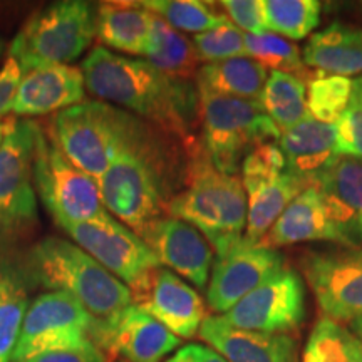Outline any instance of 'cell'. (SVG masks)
<instances>
[{
    "label": "cell",
    "instance_id": "b9f144b4",
    "mask_svg": "<svg viewBox=\"0 0 362 362\" xmlns=\"http://www.w3.org/2000/svg\"><path fill=\"white\" fill-rule=\"evenodd\" d=\"M349 324H351V332L362 342V315L357 317V319H354Z\"/></svg>",
    "mask_w": 362,
    "mask_h": 362
},
{
    "label": "cell",
    "instance_id": "836d02e7",
    "mask_svg": "<svg viewBox=\"0 0 362 362\" xmlns=\"http://www.w3.org/2000/svg\"><path fill=\"white\" fill-rule=\"evenodd\" d=\"M307 110L314 119L336 124L351 101L352 81L342 76H314L309 83Z\"/></svg>",
    "mask_w": 362,
    "mask_h": 362
},
{
    "label": "cell",
    "instance_id": "ee69618b",
    "mask_svg": "<svg viewBox=\"0 0 362 362\" xmlns=\"http://www.w3.org/2000/svg\"><path fill=\"white\" fill-rule=\"evenodd\" d=\"M119 362H128V361H124V359H123V361H119Z\"/></svg>",
    "mask_w": 362,
    "mask_h": 362
},
{
    "label": "cell",
    "instance_id": "2e32d148",
    "mask_svg": "<svg viewBox=\"0 0 362 362\" xmlns=\"http://www.w3.org/2000/svg\"><path fill=\"white\" fill-rule=\"evenodd\" d=\"M284 260L279 250L248 243L247 240L216 255L206 291L210 309L226 314L243 297L284 269Z\"/></svg>",
    "mask_w": 362,
    "mask_h": 362
},
{
    "label": "cell",
    "instance_id": "9a60e30c",
    "mask_svg": "<svg viewBox=\"0 0 362 362\" xmlns=\"http://www.w3.org/2000/svg\"><path fill=\"white\" fill-rule=\"evenodd\" d=\"M129 292L134 305L155 317L180 339H193L206 319L200 293L161 265L148 272Z\"/></svg>",
    "mask_w": 362,
    "mask_h": 362
},
{
    "label": "cell",
    "instance_id": "83f0119b",
    "mask_svg": "<svg viewBox=\"0 0 362 362\" xmlns=\"http://www.w3.org/2000/svg\"><path fill=\"white\" fill-rule=\"evenodd\" d=\"M260 104L280 133L310 116L307 110V83L285 72H269Z\"/></svg>",
    "mask_w": 362,
    "mask_h": 362
},
{
    "label": "cell",
    "instance_id": "e575fe53",
    "mask_svg": "<svg viewBox=\"0 0 362 362\" xmlns=\"http://www.w3.org/2000/svg\"><path fill=\"white\" fill-rule=\"evenodd\" d=\"M192 42L200 62L203 61L206 64L228 61V59L235 57H247L245 34L230 21L214 30L197 34Z\"/></svg>",
    "mask_w": 362,
    "mask_h": 362
},
{
    "label": "cell",
    "instance_id": "d590c367",
    "mask_svg": "<svg viewBox=\"0 0 362 362\" xmlns=\"http://www.w3.org/2000/svg\"><path fill=\"white\" fill-rule=\"evenodd\" d=\"M287 171L285 156L277 141L262 143L248 153L242 163L243 189L259 187L262 183L279 178Z\"/></svg>",
    "mask_w": 362,
    "mask_h": 362
},
{
    "label": "cell",
    "instance_id": "6da1fadb",
    "mask_svg": "<svg viewBox=\"0 0 362 362\" xmlns=\"http://www.w3.org/2000/svg\"><path fill=\"white\" fill-rule=\"evenodd\" d=\"M86 89L103 103L151 121L192 151L200 126V94L189 81L168 78L143 59L94 47L81 66Z\"/></svg>",
    "mask_w": 362,
    "mask_h": 362
},
{
    "label": "cell",
    "instance_id": "f1b7e54d",
    "mask_svg": "<svg viewBox=\"0 0 362 362\" xmlns=\"http://www.w3.org/2000/svg\"><path fill=\"white\" fill-rule=\"evenodd\" d=\"M29 302L24 277L12 267L0 265V362H12Z\"/></svg>",
    "mask_w": 362,
    "mask_h": 362
},
{
    "label": "cell",
    "instance_id": "f35d334b",
    "mask_svg": "<svg viewBox=\"0 0 362 362\" xmlns=\"http://www.w3.org/2000/svg\"><path fill=\"white\" fill-rule=\"evenodd\" d=\"M22 79V69L16 59L8 57L0 67V117L12 112L13 99L19 89Z\"/></svg>",
    "mask_w": 362,
    "mask_h": 362
},
{
    "label": "cell",
    "instance_id": "3957f363",
    "mask_svg": "<svg viewBox=\"0 0 362 362\" xmlns=\"http://www.w3.org/2000/svg\"><path fill=\"white\" fill-rule=\"evenodd\" d=\"M27 270L42 287L74 297L96 322H110L133 304L128 285L64 238L35 243L27 255Z\"/></svg>",
    "mask_w": 362,
    "mask_h": 362
},
{
    "label": "cell",
    "instance_id": "7a4b0ae2",
    "mask_svg": "<svg viewBox=\"0 0 362 362\" xmlns=\"http://www.w3.org/2000/svg\"><path fill=\"white\" fill-rule=\"evenodd\" d=\"M165 175L163 149L143 124L99 180L104 208L141 237L153 221L166 214L170 197Z\"/></svg>",
    "mask_w": 362,
    "mask_h": 362
},
{
    "label": "cell",
    "instance_id": "8fae6325",
    "mask_svg": "<svg viewBox=\"0 0 362 362\" xmlns=\"http://www.w3.org/2000/svg\"><path fill=\"white\" fill-rule=\"evenodd\" d=\"M34 129V121H7L0 144V233L19 232L37 216L33 178Z\"/></svg>",
    "mask_w": 362,
    "mask_h": 362
},
{
    "label": "cell",
    "instance_id": "ba28073f",
    "mask_svg": "<svg viewBox=\"0 0 362 362\" xmlns=\"http://www.w3.org/2000/svg\"><path fill=\"white\" fill-rule=\"evenodd\" d=\"M33 178L35 193L61 228L111 215L103 205L96 181L81 171L39 124L34 129Z\"/></svg>",
    "mask_w": 362,
    "mask_h": 362
},
{
    "label": "cell",
    "instance_id": "4fadbf2b",
    "mask_svg": "<svg viewBox=\"0 0 362 362\" xmlns=\"http://www.w3.org/2000/svg\"><path fill=\"white\" fill-rule=\"evenodd\" d=\"M62 230L128 288L134 287L148 272L160 267L144 240L112 215L88 223L62 226Z\"/></svg>",
    "mask_w": 362,
    "mask_h": 362
},
{
    "label": "cell",
    "instance_id": "e0dca14e",
    "mask_svg": "<svg viewBox=\"0 0 362 362\" xmlns=\"http://www.w3.org/2000/svg\"><path fill=\"white\" fill-rule=\"evenodd\" d=\"M312 187L319 192L337 245L362 248V160L337 156Z\"/></svg>",
    "mask_w": 362,
    "mask_h": 362
},
{
    "label": "cell",
    "instance_id": "44dd1931",
    "mask_svg": "<svg viewBox=\"0 0 362 362\" xmlns=\"http://www.w3.org/2000/svg\"><path fill=\"white\" fill-rule=\"evenodd\" d=\"M277 143L285 156L288 173L304 180L309 187L339 156L334 124L320 123L312 116L282 131Z\"/></svg>",
    "mask_w": 362,
    "mask_h": 362
},
{
    "label": "cell",
    "instance_id": "ffe728a7",
    "mask_svg": "<svg viewBox=\"0 0 362 362\" xmlns=\"http://www.w3.org/2000/svg\"><path fill=\"white\" fill-rule=\"evenodd\" d=\"M198 336L228 362H298L297 342L288 334L237 329L223 317H206Z\"/></svg>",
    "mask_w": 362,
    "mask_h": 362
},
{
    "label": "cell",
    "instance_id": "f546056e",
    "mask_svg": "<svg viewBox=\"0 0 362 362\" xmlns=\"http://www.w3.org/2000/svg\"><path fill=\"white\" fill-rule=\"evenodd\" d=\"M302 362H362V342L349 329L322 317L307 339Z\"/></svg>",
    "mask_w": 362,
    "mask_h": 362
},
{
    "label": "cell",
    "instance_id": "cb8c5ba5",
    "mask_svg": "<svg viewBox=\"0 0 362 362\" xmlns=\"http://www.w3.org/2000/svg\"><path fill=\"white\" fill-rule=\"evenodd\" d=\"M304 64L327 76H349L362 72V29L334 22L312 34L304 49Z\"/></svg>",
    "mask_w": 362,
    "mask_h": 362
},
{
    "label": "cell",
    "instance_id": "74e56055",
    "mask_svg": "<svg viewBox=\"0 0 362 362\" xmlns=\"http://www.w3.org/2000/svg\"><path fill=\"white\" fill-rule=\"evenodd\" d=\"M218 6H221L230 22L240 30L253 35L269 33L262 0H223Z\"/></svg>",
    "mask_w": 362,
    "mask_h": 362
},
{
    "label": "cell",
    "instance_id": "30bf717a",
    "mask_svg": "<svg viewBox=\"0 0 362 362\" xmlns=\"http://www.w3.org/2000/svg\"><path fill=\"white\" fill-rule=\"evenodd\" d=\"M298 264L327 319L352 322L362 315V248L307 250Z\"/></svg>",
    "mask_w": 362,
    "mask_h": 362
},
{
    "label": "cell",
    "instance_id": "5bb4252c",
    "mask_svg": "<svg viewBox=\"0 0 362 362\" xmlns=\"http://www.w3.org/2000/svg\"><path fill=\"white\" fill-rule=\"evenodd\" d=\"M90 342L107 362L117 356L128 362H161L181 344L180 337L134 304L126 307L110 322L94 320Z\"/></svg>",
    "mask_w": 362,
    "mask_h": 362
},
{
    "label": "cell",
    "instance_id": "4316f807",
    "mask_svg": "<svg viewBox=\"0 0 362 362\" xmlns=\"http://www.w3.org/2000/svg\"><path fill=\"white\" fill-rule=\"evenodd\" d=\"M144 57V61L173 79L189 81L193 76L197 78L200 69V59L192 40L156 16L153 22L151 42Z\"/></svg>",
    "mask_w": 362,
    "mask_h": 362
},
{
    "label": "cell",
    "instance_id": "ab89813d",
    "mask_svg": "<svg viewBox=\"0 0 362 362\" xmlns=\"http://www.w3.org/2000/svg\"><path fill=\"white\" fill-rule=\"evenodd\" d=\"M25 362H107V361L106 357L101 354V351L90 342L88 346L78 347V349L44 352V354L30 357V359H27Z\"/></svg>",
    "mask_w": 362,
    "mask_h": 362
},
{
    "label": "cell",
    "instance_id": "7bdbcfd3",
    "mask_svg": "<svg viewBox=\"0 0 362 362\" xmlns=\"http://www.w3.org/2000/svg\"><path fill=\"white\" fill-rule=\"evenodd\" d=\"M6 128H7V121H0V144H2V139H4V134H6Z\"/></svg>",
    "mask_w": 362,
    "mask_h": 362
},
{
    "label": "cell",
    "instance_id": "1f68e13d",
    "mask_svg": "<svg viewBox=\"0 0 362 362\" xmlns=\"http://www.w3.org/2000/svg\"><path fill=\"white\" fill-rule=\"evenodd\" d=\"M267 30L280 37L304 39L320 22L319 0H262Z\"/></svg>",
    "mask_w": 362,
    "mask_h": 362
},
{
    "label": "cell",
    "instance_id": "7402d4cb",
    "mask_svg": "<svg viewBox=\"0 0 362 362\" xmlns=\"http://www.w3.org/2000/svg\"><path fill=\"white\" fill-rule=\"evenodd\" d=\"M155 13L139 2H103L96 8V37L106 49L144 56L151 42Z\"/></svg>",
    "mask_w": 362,
    "mask_h": 362
},
{
    "label": "cell",
    "instance_id": "4dcf8cb0",
    "mask_svg": "<svg viewBox=\"0 0 362 362\" xmlns=\"http://www.w3.org/2000/svg\"><path fill=\"white\" fill-rule=\"evenodd\" d=\"M139 4L180 33L203 34L228 22V17L215 11L211 4L198 0H146Z\"/></svg>",
    "mask_w": 362,
    "mask_h": 362
},
{
    "label": "cell",
    "instance_id": "d6986e66",
    "mask_svg": "<svg viewBox=\"0 0 362 362\" xmlns=\"http://www.w3.org/2000/svg\"><path fill=\"white\" fill-rule=\"evenodd\" d=\"M86 101L83 71L67 64L39 66L22 72L12 115L40 116L61 112Z\"/></svg>",
    "mask_w": 362,
    "mask_h": 362
},
{
    "label": "cell",
    "instance_id": "8d00e7d4",
    "mask_svg": "<svg viewBox=\"0 0 362 362\" xmlns=\"http://www.w3.org/2000/svg\"><path fill=\"white\" fill-rule=\"evenodd\" d=\"M339 156L362 160V78L352 81L351 101L334 124Z\"/></svg>",
    "mask_w": 362,
    "mask_h": 362
},
{
    "label": "cell",
    "instance_id": "7c38bea8",
    "mask_svg": "<svg viewBox=\"0 0 362 362\" xmlns=\"http://www.w3.org/2000/svg\"><path fill=\"white\" fill-rule=\"evenodd\" d=\"M223 319L237 329L287 334L305 319V285L296 270L284 267L232 307Z\"/></svg>",
    "mask_w": 362,
    "mask_h": 362
},
{
    "label": "cell",
    "instance_id": "60d3db41",
    "mask_svg": "<svg viewBox=\"0 0 362 362\" xmlns=\"http://www.w3.org/2000/svg\"><path fill=\"white\" fill-rule=\"evenodd\" d=\"M166 362H228L223 356L211 349V347L203 346V344H188L181 347L175 356H171Z\"/></svg>",
    "mask_w": 362,
    "mask_h": 362
},
{
    "label": "cell",
    "instance_id": "603a6c76",
    "mask_svg": "<svg viewBox=\"0 0 362 362\" xmlns=\"http://www.w3.org/2000/svg\"><path fill=\"white\" fill-rule=\"evenodd\" d=\"M302 242H334L332 230L325 216V210L320 202L315 187L305 188L291 205L284 210L277 221L272 225L259 245L274 248L296 245Z\"/></svg>",
    "mask_w": 362,
    "mask_h": 362
},
{
    "label": "cell",
    "instance_id": "277c9868",
    "mask_svg": "<svg viewBox=\"0 0 362 362\" xmlns=\"http://www.w3.org/2000/svg\"><path fill=\"white\" fill-rule=\"evenodd\" d=\"M247 211L242 181L215 170L203 146L188 163L187 188L173 194L166 205V214L194 226L216 255L242 242Z\"/></svg>",
    "mask_w": 362,
    "mask_h": 362
},
{
    "label": "cell",
    "instance_id": "d6a6232c",
    "mask_svg": "<svg viewBox=\"0 0 362 362\" xmlns=\"http://www.w3.org/2000/svg\"><path fill=\"white\" fill-rule=\"evenodd\" d=\"M245 54L247 57L260 62L267 69L297 76L305 83H309L314 78L307 71V66L304 64V59H302L297 45L277 34H245Z\"/></svg>",
    "mask_w": 362,
    "mask_h": 362
},
{
    "label": "cell",
    "instance_id": "8992f818",
    "mask_svg": "<svg viewBox=\"0 0 362 362\" xmlns=\"http://www.w3.org/2000/svg\"><path fill=\"white\" fill-rule=\"evenodd\" d=\"M200 94L202 146L220 173L237 176L242 163L262 143L279 141L280 131L260 101Z\"/></svg>",
    "mask_w": 362,
    "mask_h": 362
},
{
    "label": "cell",
    "instance_id": "484cf974",
    "mask_svg": "<svg viewBox=\"0 0 362 362\" xmlns=\"http://www.w3.org/2000/svg\"><path fill=\"white\" fill-rule=\"evenodd\" d=\"M305 188H309V185L304 180L285 171L279 178L245 189L248 211L243 240L248 243H260L285 208Z\"/></svg>",
    "mask_w": 362,
    "mask_h": 362
},
{
    "label": "cell",
    "instance_id": "d4e9b609",
    "mask_svg": "<svg viewBox=\"0 0 362 362\" xmlns=\"http://www.w3.org/2000/svg\"><path fill=\"white\" fill-rule=\"evenodd\" d=\"M269 79V69L250 57H235L211 62L197 72V88L202 93L260 101Z\"/></svg>",
    "mask_w": 362,
    "mask_h": 362
},
{
    "label": "cell",
    "instance_id": "52a82bcc",
    "mask_svg": "<svg viewBox=\"0 0 362 362\" xmlns=\"http://www.w3.org/2000/svg\"><path fill=\"white\" fill-rule=\"evenodd\" d=\"M96 37V7L86 0H62L35 12L12 40L8 56L22 72L39 66L67 64Z\"/></svg>",
    "mask_w": 362,
    "mask_h": 362
},
{
    "label": "cell",
    "instance_id": "9c48e42d",
    "mask_svg": "<svg viewBox=\"0 0 362 362\" xmlns=\"http://www.w3.org/2000/svg\"><path fill=\"white\" fill-rule=\"evenodd\" d=\"M93 324V315L69 293H42L27 309L13 361L88 346Z\"/></svg>",
    "mask_w": 362,
    "mask_h": 362
},
{
    "label": "cell",
    "instance_id": "5b68a950",
    "mask_svg": "<svg viewBox=\"0 0 362 362\" xmlns=\"http://www.w3.org/2000/svg\"><path fill=\"white\" fill-rule=\"evenodd\" d=\"M128 111L103 101H84L57 112L51 138L89 178L99 183L117 153L143 128Z\"/></svg>",
    "mask_w": 362,
    "mask_h": 362
},
{
    "label": "cell",
    "instance_id": "ac0fdd59",
    "mask_svg": "<svg viewBox=\"0 0 362 362\" xmlns=\"http://www.w3.org/2000/svg\"><path fill=\"white\" fill-rule=\"evenodd\" d=\"M141 238L161 267L175 272L197 288L206 287L215 253L194 226L175 216H161L144 230Z\"/></svg>",
    "mask_w": 362,
    "mask_h": 362
}]
</instances>
